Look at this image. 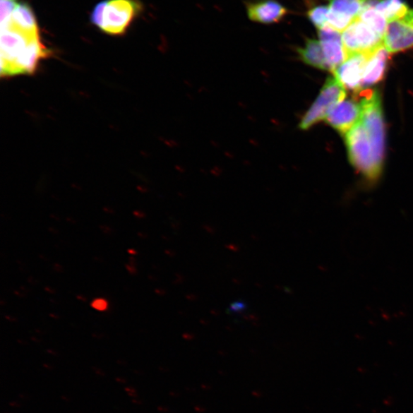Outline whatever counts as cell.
I'll return each instance as SVG.
<instances>
[{
    "label": "cell",
    "instance_id": "1",
    "mask_svg": "<svg viewBox=\"0 0 413 413\" xmlns=\"http://www.w3.org/2000/svg\"><path fill=\"white\" fill-rule=\"evenodd\" d=\"M49 51L39 31L23 29L7 18L1 23V77L31 75Z\"/></svg>",
    "mask_w": 413,
    "mask_h": 413
},
{
    "label": "cell",
    "instance_id": "2",
    "mask_svg": "<svg viewBox=\"0 0 413 413\" xmlns=\"http://www.w3.org/2000/svg\"><path fill=\"white\" fill-rule=\"evenodd\" d=\"M358 97L361 106V121L372 145L375 169L381 174L385 155V125L380 95L373 90H363Z\"/></svg>",
    "mask_w": 413,
    "mask_h": 413
},
{
    "label": "cell",
    "instance_id": "3",
    "mask_svg": "<svg viewBox=\"0 0 413 413\" xmlns=\"http://www.w3.org/2000/svg\"><path fill=\"white\" fill-rule=\"evenodd\" d=\"M349 159L355 169L371 181L378 179L373 158V148L369 133L362 121H358L345 135Z\"/></svg>",
    "mask_w": 413,
    "mask_h": 413
},
{
    "label": "cell",
    "instance_id": "4",
    "mask_svg": "<svg viewBox=\"0 0 413 413\" xmlns=\"http://www.w3.org/2000/svg\"><path fill=\"white\" fill-rule=\"evenodd\" d=\"M346 89L335 78H329L318 98L299 124L301 130H309L312 126L325 119L330 110L346 98Z\"/></svg>",
    "mask_w": 413,
    "mask_h": 413
},
{
    "label": "cell",
    "instance_id": "5",
    "mask_svg": "<svg viewBox=\"0 0 413 413\" xmlns=\"http://www.w3.org/2000/svg\"><path fill=\"white\" fill-rule=\"evenodd\" d=\"M140 8V5L134 0H107L102 23L99 29L109 35H122Z\"/></svg>",
    "mask_w": 413,
    "mask_h": 413
},
{
    "label": "cell",
    "instance_id": "6",
    "mask_svg": "<svg viewBox=\"0 0 413 413\" xmlns=\"http://www.w3.org/2000/svg\"><path fill=\"white\" fill-rule=\"evenodd\" d=\"M347 57L354 54H369L383 45V37L362 22L359 18L342 32Z\"/></svg>",
    "mask_w": 413,
    "mask_h": 413
},
{
    "label": "cell",
    "instance_id": "7",
    "mask_svg": "<svg viewBox=\"0 0 413 413\" xmlns=\"http://www.w3.org/2000/svg\"><path fill=\"white\" fill-rule=\"evenodd\" d=\"M361 116L359 100L345 99L330 110L325 121L339 133L346 135L360 121Z\"/></svg>",
    "mask_w": 413,
    "mask_h": 413
},
{
    "label": "cell",
    "instance_id": "8",
    "mask_svg": "<svg viewBox=\"0 0 413 413\" xmlns=\"http://www.w3.org/2000/svg\"><path fill=\"white\" fill-rule=\"evenodd\" d=\"M370 54H352L333 71L335 78L345 89L361 91L366 64Z\"/></svg>",
    "mask_w": 413,
    "mask_h": 413
},
{
    "label": "cell",
    "instance_id": "9",
    "mask_svg": "<svg viewBox=\"0 0 413 413\" xmlns=\"http://www.w3.org/2000/svg\"><path fill=\"white\" fill-rule=\"evenodd\" d=\"M318 36L329 71H334L347 59L342 34L325 25L318 30Z\"/></svg>",
    "mask_w": 413,
    "mask_h": 413
},
{
    "label": "cell",
    "instance_id": "10",
    "mask_svg": "<svg viewBox=\"0 0 413 413\" xmlns=\"http://www.w3.org/2000/svg\"><path fill=\"white\" fill-rule=\"evenodd\" d=\"M383 45L390 54L412 49L413 25L405 20L389 22L383 35Z\"/></svg>",
    "mask_w": 413,
    "mask_h": 413
},
{
    "label": "cell",
    "instance_id": "11",
    "mask_svg": "<svg viewBox=\"0 0 413 413\" xmlns=\"http://www.w3.org/2000/svg\"><path fill=\"white\" fill-rule=\"evenodd\" d=\"M246 13L252 22L273 24L281 22L288 9L277 0H258L246 4Z\"/></svg>",
    "mask_w": 413,
    "mask_h": 413
},
{
    "label": "cell",
    "instance_id": "12",
    "mask_svg": "<svg viewBox=\"0 0 413 413\" xmlns=\"http://www.w3.org/2000/svg\"><path fill=\"white\" fill-rule=\"evenodd\" d=\"M389 54L383 45L369 54L366 64L361 90L378 84L384 78Z\"/></svg>",
    "mask_w": 413,
    "mask_h": 413
},
{
    "label": "cell",
    "instance_id": "13",
    "mask_svg": "<svg viewBox=\"0 0 413 413\" xmlns=\"http://www.w3.org/2000/svg\"><path fill=\"white\" fill-rule=\"evenodd\" d=\"M297 53L300 59L309 66L329 71L323 46L319 40H308L302 48L297 49Z\"/></svg>",
    "mask_w": 413,
    "mask_h": 413
},
{
    "label": "cell",
    "instance_id": "14",
    "mask_svg": "<svg viewBox=\"0 0 413 413\" xmlns=\"http://www.w3.org/2000/svg\"><path fill=\"white\" fill-rule=\"evenodd\" d=\"M373 7L389 22L404 20L409 9L403 0H376Z\"/></svg>",
    "mask_w": 413,
    "mask_h": 413
},
{
    "label": "cell",
    "instance_id": "15",
    "mask_svg": "<svg viewBox=\"0 0 413 413\" xmlns=\"http://www.w3.org/2000/svg\"><path fill=\"white\" fill-rule=\"evenodd\" d=\"M8 18L13 24L24 30L39 31L35 14L31 7L28 4H17L13 13Z\"/></svg>",
    "mask_w": 413,
    "mask_h": 413
},
{
    "label": "cell",
    "instance_id": "16",
    "mask_svg": "<svg viewBox=\"0 0 413 413\" xmlns=\"http://www.w3.org/2000/svg\"><path fill=\"white\" fill-rule=\"evenodd\" d=\"M367 0H329L330 11L350 16L354 20L359 17Z\"/></svg>",
    "mask_w": 413,
    "mask_h": 413
},
{
    "label": "cell",
    "instance_id": "17",
    "mask_svg": "<svg viewBox=\"0 0 413 413\" xmlns=\"http://www.w3.org/2000/svg\"><path fill=\"white\" fill-rule=\"evenodd\" d=\"M358 18L371 28L374 32L383 37V35L385 30H387L388 21L373 6L366 5Z\"/></svg>",
    "mask_w": 413,
    "mask_h": 413
},
{
    "label": "cell",
    "instance_id": "18",
    "mask_svg": "<svg viewBox=\"0 0 413 413\" xmlns=\"http://www.w3.org/2000/svg\"><path fill=\"white\" fill-rule=\"evenodd\" d=\"M356 20L346 15L335 13L330 9L326 25L333 28V30L339 32H345Z\"/></svg>",
    "mask_w": 413,
    "mask_h": 413
},
{
    "label": "cell",
    "instance_id": "19",
    "mask_svg": "<svg viewBox=\"0 0 413 413\" xmlns=\"http://www.w3.org/2000/svg\"><path fill=\"white\" fill-rule=\"evenodd\" d=\"M329 12L328 6L321 5L309 9L307 15L310 22L319 30L327 25Z\"/></svg>",
    "mask_w": 413,
    "mask_h": 413
},
{
    "label": "cell",
    "instance_id": "20",
    "mask_svg": "<svg viewBox=\"0 0 413 413\" xmlns=\"http://www.w3.org/2000/svg\"><path fill=\"white\" fill-rule=\"evenodd\" d=\"M104 7L105 1L99 3L95 7L93 12H92L91 14V23L98 28H100L101 23H102Z\"/></svg>",
    "mask_w": 413,
    "mask_h": 413
},
{
    "label": "cell",
    "instance_id": "21",
    "mask_svg": "<svg viewBox=\"0 0 413 413\" xmlns=\"http://www.w3.org/2000/svg\"><path fill=\"white\" fill-rule=\"evenodd\" d=\"M17 4L13 1H8V0H1V23L11 17L14 11Z\"/></svg>",
    "mask_w": 413,
    "mask_h": 413
},
{
    "label": "cell",
    "instance_id": "22",
    "mask_svg": "<svg viewBox=\"0 0 413 413\" xmlns=\"http://www.w3.org/2000/svg\"><path fill=\"white\" fill-rule=\"evenodd\" d=\"M92 307L98 311H104L107 308V302L103 299H98L92 302Z\"/></svg>",
    "mask_w": 413,
    "mask_h": 413
},
{
    "label": "cell",
    "instance_id": "23",
    "mask_svg": "<svg viewBox=\"0 0 413 413\" xmlns=\"http://www.w3.org/2000/svg\"><path fill=\"white\" fill-rule=\"evenodd\" d=\"M404 20L413 25V11H409Z\"/></svg>",
    "mask_w": 413,
    "mask_h": 413
},
{
    "label": "cell",
    "instance_id": "24",
    "mask_svg": "<svg viewBox=\"0 0 413 413\" xmlns=\"http://www.w3.org/2000/svg\"><path fill=\"white\" fill-rule=\"evenodd\" d=\"M8 1H13V0H8Z\"/></svg>",
    "mask_w": 413,
    "mask_h": 413
}]
</instances>
